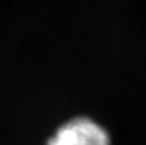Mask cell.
<instances>
[{
    "mask_svg": "<svg viewBox=\"0 0 146 145\" xmlns=\"http://www.w3.org/2000/svg\"><path fill=\"white\" fill-rule=\"evenodd\" d=\"M48 145H110L106 131L90 118H74L62 126Z\"/></svg>",
    "mask_w": 146,
    "mask_h": 145,
    "instance_id": "obj_1",
    "label": "cell"
}]
</instances>
